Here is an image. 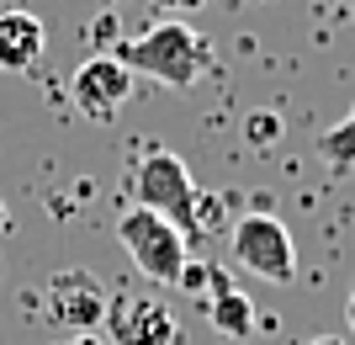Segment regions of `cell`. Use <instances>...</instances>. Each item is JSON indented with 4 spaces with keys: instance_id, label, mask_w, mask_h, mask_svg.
<instances>
[{
    "instance_id": "cell-1",
    "label": "cell",
    "mask_w": 355,
    "mask_h": 345,
    "mask_svg": "<svg viewBox=\"0 0 355 345\" xmlns=\"http://www.w3.org/2000/svg\"><path fill=\"white\" fill-rule=\"evenodd\" d=\"M112 59L133 75H148L170 90H186L212 69V43L202 32H191L186 22H154L144 37H122L112 48Z\"/></svg>"
},
{
    "instance_id": "cell-2",
    "label": "cell",
    "mask_w": 355,
    "mask_h": 345,
    "mask_svg": "<svg viewBox=\"0 0 355 345\" xmlns=\"http://www.w3.org/2000/svg\"><path fill=\"white\" fill-rule=\"evenodd\" d=\"M128 192H133V208L159 212L164 224H175L186 239L202 234V228H196V202H202V192H196V180H191V170H186L180 154H170V149L138 154L133 170H128Z\"/></svg>"
},
{
    "instance_id": "cell-3",
    "label": "cell",
    "mask_w": 355,
    "mask_h": 345,
    "mask_svg": "<svg viewBox=\"0 0 355 345\" xmlns=\"http://www.w3.org/2000/svg\"><path fill=\"white\" fill-rule=\"evenodd\" d=\"M117 244L133 255V266L144 271L154 287H175L180 282V271H186V234H180L175 224H164L159 212H148V208H128L117 218Z\"/></svg>"
},
{
    "instance_id": "cell-4",
    "label": "cell",
    "mask_w": 355,
    "mask_h": 345,
    "mask_svg": "<svg viewBox=\"0 0 355 345\" xmlns=\"http://www.w3.org/2000/svg\"><path fill=\"white\" fill-rule=\"evenodd\" d=\"M228 239H234V260L250 271V276L276 282V287H286L297 276V244H292V234H286L282 218H270V212H244Z\"/></svg>"
},
{
    "instance_id": "cell-5",
    "label": "cell",
    "mask_w": 355,
    "mask_h": 345,
    "mask_svg": "<svg viewBox=\"0 0 355 345\" xmlns=\"http://www.w3.org/2000/svg\"><path fill=\"white\" fill-rule=\"evenodd\" d=\"M106 303L112 292L101 287L96 271H53L43 287V314L64 335H96L106 324Z\"/></svg>"
},
{
    "instance_id": "cell-6",
    "label": "cell",
    "mask_w": 355,
    "mask_h": 345,
    "mask_svg": "<svg viewBox=\"0 0 355 345\" xmlns=\"http://www.w3.org/2000/svg\"><path fill=\"white\" fill-rule=\"evenodd\" d=\"M106 345H175L180 324L170 314V303L154 292H117L106 303Z\"/></svg>"
},
{
    "instance_id": "cell-7",
    "label": "cell",
    "mask_w": 355,
    "mask_h": 345,
    "mask_svg": "<svg viewBox=\"0 0 355 345\" xmlns=\"http://www.w3.org/2000/svg\"><path fill=\"white\" fill-rule=\"evenodd\" d=\"M69 101L80 106V117L112 122L122 106L133 101V69H122L112 53H90L69 80Z\"/></svg>"
},
{
    "instance_id": "cell-8",
    "label": "cell",
    "mask_w": 355,
    "mask_h": 345,
    "mask_svg": "<svg viewBox=\"0 0 355 345\" xmlns=\"http://www.w3.org/2000/svg\"><path fill=\"white\" fill-rule=\"evenodd\" d=\"M43 48H48V32L32 11H0V69L6 75L37 69Z\"/></svg>"
},
{
    "instance_id": "cell-9",
    "label": "cell",
    "mask_w": 355,
    "mask_h": 345,
    "mask_svg": "<svg viewBox=\"0 0 355 345\" xmlns=\"http://www.w3.org/2000/svg\"><path fill=\"white\" fill-rule=\"evenodd\" d=\"M207 319H212V330L228 335V340H250V330L260 324V314H254V303H250V292H239V287H218V292H212Z\"/></svg>"
},
{
    "instance_id": "cell-10",
    "label": "cell",
    "mask_w": 355,
    "mask_h": 345,
    "mask_svg": "<svg viewBox=\"0 0 355 345\" xmlns=\"http://www.w3.org/2000/svg\"><path fill=\"white\" fill-rule=\"evenodd\" d=\"M318 160H324L329 176H350L355 170V106H350L345 122H334V128L318 133Z\"/></svg>"
},
{
    "instance_id": "cell-11",
    "label": "cell",
    "mask_w": 355,
    "mask_h": 345,
    "mask_svg": "<svg viewBox=\"0 0 355 345\" xmlns=\"http://www.w3.org/2000/svg\"><path fill=\"white\" fill-rule=\"evenodd\" d=\"M282 133H286V122L276 117V112H250V117H244V144H250V149H276Z\"/></svg>"
},
{
    "instance_id": "cell-12",
    "label": "cell",
    "mask_w": 355,
    "mask_h": 345,
    "mask_svg": "<svg viewBox=\"0 0 355 345\" xmlns=\"http://www.w3.org/2000/svg\"><path fill=\"white\" fill-rule=\"evenodd\" d=\"M180 292H191V298H207V287L218 292V287H228L223 282V271L218 266H196V260H186V271H180Z\"/></svg>"
},
{
    "instance_id": "cell-13",
    "label": "cell",
    "mask_w": 355,
    "mask_h": 345,
    "mask_svg": "<svg viewBox=\"0 0 355 345\" xmlns=\"http://www.w3.org/2000/svg\"><path fill=\"white\" fill-rule=\"evenodd\" d=\"M202 0H154V11H164V16H186V11H196Z\"/></svg>"
},
{
    "instance_id": "cell-14",
    "label": "cell",
    "mask_w": 355,
    "mask_h": 345,
    "mask_svg": "<svg viewBox=\"0 0 355 345\" xmlns=\"http://www.w3.org/2000/svg\"><path fill=\"white\" fill-rule=\"evenodd\" d=\"M53 345H106V340H96V335H64V340H53Z\"/></svg>"
},
{
    "instance_id": "cell-15",
    "label": "cell",
    "mask_w": 355,
    "mask_h": 345,
    "mask_svg": "<svg viewBox=\"0 0 355 345\" xmlns=\"http://www.w3.org/2000/svg\"><path fill=\"white\" fill-rule=\"evenodd\" d=\"M345 324H350V335H355V292H350V303H345Z\"/></svg>"
},
{
    "instance_id": "cell-16",
    "label": "cell",
    "mask_w": 355,
    "mask_h": 345,
    "mask_svg": "<svg viewBox=\"0 0 355 345\" xmlns=\"http://www.w3.org/2000/svg\"><path fill=\"white\" fill-rule=\"evenodd\" d=\"M308 345H345L340 335H318V340H308Z\"/></svg>"
}]
</instances>
